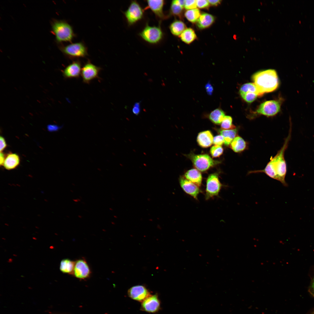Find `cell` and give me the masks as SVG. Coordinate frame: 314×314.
Returning <instances> with one entry per match:
<instances>
[{"label": "cell", "instance_id": "obj_1", "mask_svg": "<svg viewBox=\"0 0 314 314\" xmlns=\"http://www.w3.org/2000/svg\"><path fill=\"white\" fill-rule=\"evenodd\" d=\"M290 124L288 135L285 139L283 146L276 155L271 159L264 169L250 171L248 172L249 174L264 173L271 178L279 181L284 186H288L285 181L287 167L284 154L291 137L292 125Z\"/></svg>", "mask_w": 314, "mask_h": 314}, {"label": "cell", "instance_id": "obj_2", "mask_svg": "<svg viewBox=\"0 0 314 314\" xmlns=\"http://www.w3.org/2000/svg\"><path fill=\"white\" fill-rule=\"evenodd\" d=\"M252 79L259 91L263 94L272 92L279 85V80L276 72L270 69L261 71L254 74Z\"/></svg>", "mask_w": 314, "mask_h": 314}, {"label": "cell", "instance_id": "obj_3", "mask_svg": "<svg viewBox=\"0 0 314 314\" xmlns=\"http://www.w3.org/2000/svg\"><path fill=\"white\" fill-rule=\"evenodd\" d=\"M52 31L58 42H71L74 37L72 26L65 21L55 20L51 24Z\"/></svg>", "mask_w": 314, "mask_h": 314}, {"label": "cell", "instance_id": "obj_4", "mask_svg": "<svg viewBox=\"0 0 314 314\" xmlns=\"http://www.w3.org/2000/svg\"><path fill=\"white\" fill-rule=\"evenodd\" d=\"M139 35L146 42L154 44L159 42L163 35L160 26H151L147 23Z\"/></svg>", "mask_w": 314, "mask_h": 314}, {"label": "cell", "instance_id": "obj_5", "mask_svg": "<svg viewBox=\"0 0 314 314\" xmlns=\"http://www.w3.org/2000/svg\"><path fill=\"white\" fill-rule=\"evenodd\" d=\"M188 156L197 169L202 172L207 170L219 163V161L214 160L206 154H190Z\"/></svg>", "mask_w": 314, "mask_h": 314}, {"label": "cell", "instance_id": "obj_6", "mask_svg": "<svg viewBox=\"0 0 314 314\" xmlns=\"http://www.w3.org/2000/svg\"><path fill=\"white\" fill-rule=\"evenodd\" d=\"M144 13V10L139 3L136 1H132L124 13L129 25L131 26L142 19Z\"/></svg>", "mask_w": 314, "mask_h": 314}, {"label": "cell", "instance_id": "obj_7", "mask_svg": "<svg viewBox=\"0 0 314 314\" xmlns=\"http://www.w3.org/2000/svg\"><path fill=\"white\" fill-rule=\"evenodd\" d=\"M61 51L70 58L84 57L88 54L87 49L82 42L72 43L60 48Z\"/></svg>", "mask_w": 314, "mask_h": 314}, {"label": "cell", "instance_id": "obj_8", "mask_svg": "<svg viewBox=\"0 0 314 314\" xmlns=\"http://www.w3.org/2000/svg\"><path fill=\"white\" fill-rule=\"evenodd\" d=\"M218 174L215 173L210 174L206 181L205 198L208 200L217 196L222 187Z\"/></svg>", "mask_w": 314, "mask_h": 314}, {"label": "cell", "instance_id": "obj_9", "mask_svg": "<svg viewBox=\"0 0 314 314\" xmlns=\"http://www.w3.org/2000/svg\"><path fill=\"white\" fill-rule=\"evenodd\" d=\"M281 103L279 100L265 101L259 105L256 112L258 114L267 116H273L280 111Z\"/></svg>", "mask_w": 314, "mask_h": 314}, {"label": "cell", "instance_id": "obj_10", "mask_svg": "<svg viewBox=\"0 0 314 314\" xmlns=\"http://www.w3.org/2000/svg\"><path fill=\"white\" fill-rule=\"evenodd\" d=\"M101 70L100 67L88 61L82 68L81 76L83 82L88 84L93 80L98 78Z\"/></svg>", "mask_w": 314, "mask_h": 314}, {"label": "cell", "instance_id": "obj_11", "mask_svg": "<svg viewBox=\"0 0 314 314\" xmlns=\"http://www.w3.org/2000/svg\"><path fill=\"white\" fill-rule=\"evenodd\" d=\"M91 274L90 268L86 261L84 258H80L75 261L73 275L81 279L89 278Z\"/></svg>", "mask_w": 314, "mask_h": 314}, {"label": "cell", "instance_id": "obj_12", "mask_svg": "<svg viewBox=\"0 0 314 314\" xmlns=\"http://www.w3.org/2000/svg\"><path fill=\"white\" fill-rule=\"evenodd\" d=\"M160 302L157 294L151 295L142 302L141 310L150 313L158 312L160 309Z\"/></svg>", "mask_w": 314, "mask_h": 314}, {"label": "cell", "instance_id": "obj_13", "mask_svg": "<svg viewBox=\"0 0 314 314\" xmlns=\"http://www.w3.org/2000/svg\"><path fill=\"white\" fill-rule=\"evenodd\" d=\"M128 294L132 299L140 302L151 295L150 292L144 286L140 285L131 288L128 290Z\"/></svg>", "mask_w": 314, "mask_h": 314}, {"label": "cell", "instance_id": "obj_14", "mask_svg": "<svg viewBox=\"0 0 314 314\" xmlns=\"http://www.w3.org/2000/svg\"><path fill=\"white\" fill-rule=\"evenodd\" d=\"M147 6L146 8L151 9L156 17L160 21L167 19L168 16L165 15L163 11L165 4L163 0L146 1Z\"/></svg>", "mask_w": 314, "mask_h": 314}, {"label": "cell", "instance_id": "obj_15", "mask_svg": "<svg viewBox=\"0 0 314 314\" xmlns=\"http://www.w3.org/2000/svg\"><path fill=\"white\" fill-rule=\"evenodd\" d=\"M180 186L187 194L196 199L200 192L199 187L191 181L186 179L184 176H181L179 178Z\"/></svg>", "mask_w": 314, "mask_h": 314}, {"label": "cell", "instance_id": "obj_16", "mask_svg": "<svg viewBox=\"0 0 314 314\" xmlns=\"http://www.w3.org/2000/svg\"><path fill=\"white\" fill-rule=\"evenodd\" d=\"M82 68L79 60L74 61L63 70V76L66 78H78L81 75Z\"/></svg>", "mask_w": 314, "mask_h": 314}, {"label": "cell", "instance_id": "obj_17", "mask_svg": "<svg viewBox=\"0 0 314 314\" xmlns=\"http://www.w3.org/2000/svg\"><path fill=\"white\" fill-rule=\"evenodd\" d=\"M213 135L210 131H206L199 133L197 140L201 147L206 148L210 146L213 143Z\"/></svg>", "mask_w": 314, "mask_h": 314}, {"label": "cell", "instance_id": "obj_18", "mask_svg": "<svg viewBox=\"0 0 314 314\" xmlns=\"http://www.w3.org/2000/svg\"><path fill=\"white\" fill-rule=\"evenodd\" d=\"M19 156L16 154L9 153L6 157L3 166L6 170H10L16 168L20 163Z\"/></svg>", "mask_w": 314, "mask_h": 314}, {"label": "cell", "instance_id": "obj_19", "mask_svg": "<svg viewBox=\"0 0 314 314\" xmlns=\"http://www.w3.org/2000/svg\"><path fill=\"white\" fill-rule=\"evenodd\" d=\"M184 176L199 187L201 186L202 181V176L201 172L197 169H192L188 171L185 174Z\"/></svg>", "mask_w": 314, "mask_h": 314}, {"label": "cell", "instance_id": "obj_20", "mask_svg": "<svg viewBox=\"0 0 314 314\" xmlns=\"http://www.w3.org/2000/svg\"><path fill=\"white\" fill-rule=\"evenodd\" d=\"M214 20V17L212 15L206 13H203L197 21V25L199 29H204L210 26Z\"/></svg>", "mask_w": 314, "mask_h": 314}, {"label": "cell", "instance_id": "obj_21", "mask_svg": "<svg viewBox=\"0 0 314 314\" xmlns=\"http://www.w3.org/2000/svg\"><path fill=\"white\" fill-rule=\"evenodd\" d=\"M218 132L222 135L224 139V144L228 146L230 144L236 136L238 130L235 129H232L224 130L222 129L217 130Z\"/></svg>", "mask_w": 314, "mask_h": 314}, {"label": "cell", "instance_id": "obj_22", "mask_svg": "<svg viewBox=\"0 0 314 314\" xmlns=\"http://www.w3.org/2000/svg\"><path fill=\"white\" fill-rule=\"evenodd\" d=\"M230 148L235 152L239 153L243 151L246 148L247 144L241 137L236 136L230 144Z\"/></svg>", "mask_w": 314, "mask_h": 314}, {"label": "cell", "instance_id": "obj_23", "mask_svg": "<svg viewBox=\"0 0 314 314\" xmlns=\"http://www.w3.org/2000/svg\"><path fill=\"white\" fill-rule=\"evenodd\" d=\"M75 264V261L68 258L63 259L60 262V270L63 273L72 275Z\"/></svg>", "mask_w": 314, "mask_h": 314}, {"label": "cell", "instance_id": "obj_24", "mask_svg": "<svg viewBox=\"0 0 314 314\" xmlns=\"http://www.w3.org/2000/svg\"><path fill=\"white\" fill-rule=\"evenodd\" d=\"M186 26L181 21L176 20L170 25L169 28L172 34L175 36L180 35L186 29Z\"/></svg>", "mask_w": 314, "mask_h": 314}, {"label": "cell", "instance_id": "obj_25", "mask_svg": "<svg viewBox=\"0 0 314 314\" xmlns=\"http://www.w3.org/2000/svg\"><path fill=\"white\" fill-rule=\"evenodd\" d=\"M225 116L224 112L220 108H218L210 113L209 118L214 123L219 124H221Z\"/></svg>", "mask_w": 314, "mask_h": 314}, {"label": "cell", "instance_id": "obj_26", "mask_svg": "<svg viewBox=\"0 0 314 314\" xmlns=\"http://www.w3.org/2000/svg\"><path fill=\"white\" fill-rule=\"evenodd\" d=\"M181 40L185 43L189 44L194 41L197 36L194 31L192 28L186 29L180 35Z\"/></svg>", "mask_w": 314, "mask_h": 314}, {"label": "cell", "instance_id": "obj_27", "mask_svg": "<svg viewBox=\"0 0 314 314\" xmlns=\"http://www.w3.org/2000/svg\"><path fill=\"white\" fill-rule=\"evenodd\" d=\"M200 15V10L197 8L188 10L185 13L187 19L193 23L197 21Z\"/></svg>", "mask_w": 314, "mask_h": 314}, {"label": "cell", "instance_id": "obj_28", "mask_svg": "<svg viewBox=\"0 0 314 314\" xmlns=\"http://www.w3.org/2000/svg\"><path fill=\"white\" fill-rule=\"evenodd\" d=\"M248 91L256 93L260 96L262 95L254 83H248L243 85L240 87L239 90L240 94Z\"/></svg>", "mask_w": 314, "mask_h": 314}, {"label": "cell", "instance_id": "obj_29", "mask_svg": "<svg viewBox=\"0 0 314 314\" xmlns=\"http://www.w3.org/2000/svg\"><path fill=\"white\" fill-rule=\"evenodd\" d=\"M222 129L228 130L234 129L235 126L232 124V119L229 116H225L221 123Z\"/></svg>", "mask_w": 314, "mask_h": 314}, {"label": "cell", "instance_id": "obj_30", "mask_svg": "<svg viewBox=\"0 0 314 314\" xmlns=\"http://www.w3.org/2000/svg\"><path fill=\"white\" fill-rule=\"evenodd\" d=\"M240 95L243 99L249 103L252 102L256 99L259 96L258 94L251 91L247 92L240 94Z\"/></svg>", "mask_w": 314, "mask_h": 314}, {"label": "cell", "instance_id": "obj_31", "mask_svg": "<svg viewBox=\"0 0 314 314\" xmlns=\"http://www.w3.org/2000/svg\"><path fill=\"white\" fill-rule=\"evenodd\" d=\"M183 8L172 1L170 9V14L174 16L181 17Z\"/></svg>", "mask_w": 314, "mask_h": 314}, {"label": "cell", "instance_id": "obj_32", "mask_svg": "<svg viewBox=\"0 0 314 314\" xmlns=\"http://www.w3.org/2000/svg\"><path fill=\"white\" fill-rule=\"evenodd\" d=\"M223 152V149L221 146L215 145L212 146L210 150V153L213 157H217L221 155Z\"/></svg>", "mask_w": 314, "mask_h": 314}, {"label": "cell", "instance_id": "obj_33", "mask_svg": "<svg viewBox=\"0 0 314 314\" xmlns=\"http://www.w3.org/2000/svg\"><path fill=\"white\" fill-rule=\"evenodd\" d=\"M197 6L196 0H185L184 7L186 9L195 8Z\"/></svg>", "mask_w": 314, "mask_h": 314}, {"label": "cell", "instance_id": "obj_34", "mask_svg": "<svg viewBox=\"0 0 314 314\" xmlns=\"http://www.w3.org/2000/svg\"><path fill=\"white\" fill-rule=\"evenodd\" d=\"M213 143L215 145L221 146L224 143V139L223 137L221 135L215 136L213 138Z\"/></svg>", "mask_w": 314, "mask_h": 314}, {"label": "cell", "instance_id": "obj_35", "mask_svg": "<svg viewBox=\"0 0 314 314\" xmlns=\"http://www.w3.org/2000/svg\"><path fill=\"white\" fill-rule=\"evenodd\" d=\"M197 6L200 8H207L209 6L210 4L208 0H196Z\"/></svg>", "mask_w": 314, "mask_h": 314}, {"label": "cell", "instance_id": "obj_36", "mask_svg": "<svg viewBox=\"0 0 314 314\" xmlns=\"http://www.w3.org/2000/svg\"><path fill=\"white\" fill-rule=\"evenodd\" d=\"M61 127V126L56 124H49L47 126V129L50 132L58 131Z\"/></svg>", "mask_w": 314, "mask_h": 314}, {"label": "cell", "instance_id": "obj_37", "mask_svg": "<svg viewBox=\"0 0 314 314\" xmlns=\"http://www.w3.org/2000/svg\"><path fill=\"white\" fill-rule=\"evenodd\" d=\"M205 88L208 94L211 95L213 91V88L210 82L206 83L205 86Z\"/></svg>", "mask_w": 314, "mask_h": 314}, {"label": "cell", "instance_id": "obj_38", "mask_svg": "<svg viewBox=\"0 0 314 314\" xmlns=\"http://www.w3.org/2000/svg\"><path fill=\"white\" fill-rule=\"evenodd\" d=\"M0 152H1L6 147L7 144L4 138L2 136L0 137Z\"/></svg>", "mask_w": 314, "mask_h": 314}, {"label": "cell", "instance_id": "obj_39", "mask_svg": "<svg viewBox=\"0 0 314 314\" xmlns=\"http://www.w3.org/2000/svg\"><path fill=\"white\" fill-rule=\"evenodd\" d=\"M172 1L178 4L183 8L184 7L185 0H173Z\"/></svg>", "mask_w": 314, "mask_h": 314}, {"label": "cell", "instance_id": "obj_40", "mask_svg": "<svg viewBox=\"0 0 314 314\" xmlns=\"http://www.w3.org/2000/svg\"><path fill=\"white\" fill-rule=\"evenodd\" d=\"M208 1L210 4L213 6H217L221 3V1L220 0H208Z\"/></svg>", "mask_w": 314, "mask_h": 314}, {"label": "cell", "instance_id": "obj_41", "mask_svg": "<svg viewBox=\"0 0 314 314\" xmlns=\"http://www.w3.org/2000/svg\"><path fill=\"white\" fill-rule=\"evenodd\" d=\"M309 292L312 295L314 296V277L309 288Z\"/></svg>", "mask_w": 314, "mask_h": 314}, {"label": "cell", "instance_id": "obj_42", "mask_svg": "<svg viewBox=\"0 0 314 314\" xmlns=\"http://www.w3.org/2000/svg\"><path fill=\"white\" fill-rule=\"evenodd\" d=\"M5 154L2 152H1L0 154V165H3L5 160Z\"/></svg>", "mask_w": 314, "mask_h": 314}, {"label": "cell", "instance_id": "obj_43", "mask_svg": "<svg viewBox=\"0 0 314 314\" xmlns=\"http://www.w3.org/2000/svg\"><path fill=\"white\" fill-rule=\"evenodd\" d=\"M132 112L134 114L138 115L140 113V108L139 107L133 106L132 108Z\"/></svg>", "mask_w": 314, "mask_h": 314}, {"label": "cell", "instance_id": "obj_44", "mask_svg": "<svg viewBox=\"0 0 314 314\" xmlns=\"http://www.w3.org/2000/svg\"><path fill=\"white\" fill-rule=\"evenodd\" d=\"M311 314H314V311Z\"/></svg>", "mask_w": 314, "mask_h": 314}]
</instances>
